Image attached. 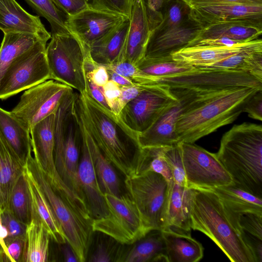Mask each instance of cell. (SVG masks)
<instances>
[{"label": "cell", "instance_id": "1", "mask_svg": "<svg viewBox=\"0 0 262 262\" xmlns=\"http://www.w3.org/2000/svg\"><path fill=\"white\" fill-rule=\"evenodd\" d=\"M77 105L84 126L104 157L125 177L130 176L142 149L138 134L86 92L78 94Z\"/></svg>", "mask_w": 262, "mask_h": 262}, {"label": "cell", "instance_id": "2", "mask_svg": "<svg viewBox=\"0 0 262 262\" xmlns=\"http://www.w3.org/2000/svg\"><path fill=\"white\" fill-rule=\"evenodd\" d=\"M216 156L233 183L262 198V126L244 122L223 136Z\"/></svg>", "mask_w": 262, "mask_h": 262}, {"label": "cell", "instance_id": "3", "mask_svg": "<svg viewBox=\"0 0 262 262\" xmlns=\"http://www.w3.org/2000/svg\"><path fill=\"white\" fill-rule=\"evenodd\" d=\"M191 229L208 236L232 262H255L241 229L231 220L219 198L210 189L190 188Z\"/></svg>", "mask_w": 262, "mask_h": 262}, {"label": "cell", "instance_id": "4", "mask_svg": "<svg viewBox=\"0 0 262 262\" xmlns=\"http://www.w3.org/2000/svg\"><path fill=\"white\" fill-rule=\"evenodd\" d=\"M258 90H262L243 87L224 91L184 112L176 124L179 142L193 143L232 123L243 113L247 100Z\"/></svg>", "mask_w": 262, "mask_h": 262}, {"label": "cell", "instance_id": "5", "mask_svg": "<svg viewBox=\"0 0 262 262\" xmlns=\"http://www.w3.org/2000/svg\"><path fill=\"white\" fill-rule=\"evenodd\" d=\"M25 169L37 184L49 203L78 262L86 261L93 232L92 222L85 219L76 207L53 187L32 156L28 159Z\"/></svg>", "mask_w": 262, "mask_h": 262}, {"label": "cell", "instance_id": "6", "mask_svg": "<svg viewBox=\"0 0 262 262\" xmlns=\"http://www.w3.org/2000/svg\"><path fill=\"white\" fill-rule=\"evenodd\" d=\"M125 185L147 231L166 229L168 203L173 185L153 171L132 173L125 177Z\"/></svg>", "mask_w": 262, "mask_h": 262}, {"label": "cell", "instance_id": "7", "mask_svg": "<svg viewBox=\"0 0 262 262\" xmlns=\"http://www.w3.org/2000/svg\"><path fill=\"white\" fill-rule=\"evenodd\" d=\"M46 56L51 79L66 84L79 93L85 92V53L75 36L70 33L52 34L46 47Z\"/></svg>", "mask_w": 262, "mask_h": 262}, {"label": "cell", "instance_id": "8", "mask_svg": "<svg viewBox=\"0 0 262 262\" xmlns=\"http://www.w3.org/2000/svg\"><path fill=\"white\" fill-rule=\"evenodd\" d=\"M104 196L108 213L100 219H93V232H101L127 245L136 243L148 232L128 194L116 196L104 193Z\"/></svg>", "mask_w": 262, "mask_h": 262}, {"label": "cell", "instance_id": "9", "mask_svg": "<svg viewBox=\"0 0 262 262\" xmlns=\"http://www.w3.org/2000/svg\"><path fill=\"white\" fill-rule=\"evenodd\" d=\"M155 84L199 92L222 91L243 87L262 90V81L248 73L196 68L172 76L157 77Z\"/></svg>", "mask_w": 262, "mask_h": 262}, {"label": "cell", "instance_id": "10", "mask_svg": "<svg viewBox=\"0 0 262 262\" xmlns=\"http://www.w3.org/2000/svg\"><path fill=\"white\" fill-rule=\"evenodd\" d=\"M47 42L38 41L9 65L0 80V99L51 79L46 56Z\"/></svg>", "mask_w": 262, "mask_h": 262}, {"label": "cell", "instance_id": "11", "mask_svg": "<svg viewBox=\"0 0 262 262\" xmlns=\"http://www.w3.org/2000/svg\"><path fill=\"white\" fill-rule=\"evenodd\" d=\"M143 90L128 102L118 116L130 130L139 134L150 128L178 99L168 86L155 84Z\"/></svg>", "mask_w": 262, "mask_h": 262}, {"label": "cell", "instance_id": "12", "mask_svg": "<svg viewBox=\"0 0 262 262\" xmlns=\"http://www.w3.org/2000/svg\"><path fill=\"white\" fill-rule=\"evenodd\" d=\"M73 90L60 82L47 80L26 90L11 112L30 130L34 124L55 113Z\"/></svg>", "mask_w": 262, "mask_h": 262}, {"label": "cell", "instance_id": "13", "mask_svg": "<svg viewBox=\"0 0 262 262\" xmlns=\"http://www.w3.org/2000/svg\"><path fill=\"white\" fill-rule=\"evenodd\" d=\"M188 188L212 190L233 183L216 154L192 143H180Z\"/></svg>", "mask_w": 262, "mask_h": 262}, {"label": "cell", "instance_id": "14", "mask_svg": "<svg viewBox=\"0 0 262 262\" xmlns=\"http://www.w3.org/2000/svg\"><path fill=\"white\" fill-rule=\"evenodd\" d=\"M170 90L178 102L169 107L150 128L138 134L141 148L171 147L180 143L175 130L178 118L197 104L206 93L182 89Z\"/></svg>", "mask_w": 262, "mask_h": 262}, {"label": "cell", "instance_id": "15", "mask_svg": "<svg viewBox=\"0 0 262 262\" xmlns=\"http://www.w3.org/2000/svg\"><path fill=\"white\" fill-rule=\"evenodd\" d=\"M126 19L128 18L116 13L89 7L76 14L67 16L66 25L85 51Z\"/></svg>", "mask_w": 262, "mask_h": 262}, {"label": "cell", "instance_id": "16", "mask_svg": "<svg viewBox=\"0 0 262 262\" xmlns=\"http://www.w3.org/2000/svg\"><path fill=\"white\" fill-rule=\"evenodd\" d=\"M190 8L189 18L202 28L222 22L262 20V5L219 3Z\"/></svg>", "mask_w": 262, "mask_h": 262}, {"label": "cell", "instance_id": "17", "mask_svg": "<svg viewBox=\"0 0 262 262\" xmlns=\"http://www.w3.org/2000/svg\"><path fill=\"white\" fill-rule=\"evenodd\" d=\"M81 157L78 170L79 183L92 219H100L107 214V208L104 194L98 184L90 149L81 129Z\"/></svg>", "mask_w": 262, "mask_h": 262}, {"label": "cell", "instance_id": "18", "mask_svg": "<svg viewBox=\"0 0 262 262\" xmlns=\"http://www.w3.org/2000/svg\"><path fill=\"white\" fill-rule=\"evenodd\" d=\"M129 19L127 35L119 62H127L136 66L144 57L151 33L144 0H136Z\"/></svg>", "mask_w": 262, "mask_h": 262}, {"label": "cell", "instance_id": "19", "mask_svg": "<svg viewBox=\"0 0 262 262\" xmlns=\"http://www.w3.org/2000/svg\"><path fill=\"white\" fill-rule=\"evenodd\" d=\"M76 99L64 132L63 181L77 196L85 202L78 177L81 132L76 108Z\"/></svg>", "mask_w": 262, "mask_h": 262}, {"label": "cell", "instance_id": "20", "mask_svg": "<svg viewBox=\"0 0 262 262\" xmlns=\"http://www.w3.org/2000/svg\"><path fill=\"white\" fill-rule=\"evenodd\" d=\"M0 30L4 34H34L47 41L51 38L39 17L30 14L15 0H0Z\"/></svg>", "mask_w": 262, "mask_h": 262}, {"label": "cell", "instance_id": "21", "mask_svg": "<svg viewBox=\"0 0 262 262\" xmlns=\"http://www.w3.org/2000/svg\"><path fill=\"white\" fill-rule=\"evenodd\" d=\"M201 26L189 18L166 33L150 38L144 58H159L171 55L188 46L197 36Z\"/></svg>", "mask_w": 262, "mask_h": 262}, {"label": "cell", "instance_id": "22", "mask_svg": "<svg viewBox=\"0 0 262 262\" xmlns=\"http://www.w3.org/2000/svg\"><path fill=\"white\" fill-rule=\"evenodd\" d=\"M212 190L222 202L232 221L239 228L238 221L241 215L246 213L262 215V198L255 195L233 183Z\"/></svg>", "mask_w": 262, "mask_h": 262}, {"label": "cell", "instance_id": "23", "mask_svg": "<svg viewBox=\"0 0 262 262\" xmlns=\"http://www.w3.org/2000/svg\"><path fill=\"white\" fill-rule=\"evenodd\" d=\"M261 33L262 20L219 23L202 28L189 44L203 39L216 38H228L239 42H247L259 38Z\"/></svg>", "mask_w": 262, "mask_h": 262}, {"label": "cell", "instance_id": "24", "mask_svg": "<svg viewBox=\"0 0 262 262\" xmlns=\"http://www.w3.org/2000/svg\"><path fill=\"white\" fill-rule=\"evenodd\" d=\"M253 40L230 47L189 46L173 53L171 55L175 60L184 62L196 68H202L240 52L250 46Z\"/></svg>", "mask_w": 262, "mask_h": 262}, {"label": "cell", "instance_id": "25", "mask_svg": "<svg viewBox=\"0 0 262 262\" xmlns=\"http://www.w3.org/2000/svg\"><path fill=\"white\" fill-rule=\"evenodd\" d=\"M0 135L26 165L32 151L29 129L11 112L0 107Z\"/></svg>", "mask_w": 262, "mask_h": 262}, {"label": "cell", "instance_id": "26", "mask_svg": "<svg viewBox=\"0 0 262 262\" xmlns=\"http://www.w3.org/2000/svg\"><path fill=\"white\" fill-rule=\"evenodd\" d=\"M129 19H126L112 29L89 48V54L96 62L109 65L118 62L124 48Z\"/></svg>", "mask_w": 262, "mask_h": 262}, {"label": "cell", "instance_id": "27", "mask_svg": "<svg viewBox=\"0 0 262 262\" xmlns=\"http://www.w3.org/2000/svg\"><path fill=\"white\" fill-rule=\"evenodd\" d=\"M198 69L244 72L262 81V40L255 39L240 52L209 66Z\"/></svg>", "mask_w": 262, "mask_h": 262}, {"label": "cell", "instance_id": "28", "mask_svg": "<svg viewBox=\"0 0 262 262\" xmlns=\"http://www.w3.org/2000/svg\"><path fill=\"white\" fill-rule=\"evenodd\" d=\"M24 172L30 193L32 218L42 223L54 242L59 244L66 243L67 241L64 233L49 203L30 174L25 169Z\"/></svg>", "mask_w": 262, "mask_h": 262}, {"label": "cell", "instance_id": "29", "mask_svg": "<svg viewBox=\"0 0 262 262\" xmlns=\"http://www.w3.org/2000/svg\"><path fill=\"white\" fill-rule=\"evenodd\" d=\"M190 188L174 182L168 203L166 229L177 233L190 234Z\"/></svg>", "mask_w": 262, "mask_h": 262}, {"label": "cell", "instance_id": "30", "mask_svg": "<svg viewBox=\"0 0 262 262\" xmlns=\"http://www.w3.org/2000/svg\"><path fill=\"white\" fill-rule=\"evenodd\" d=\"M24 166L0 135V210L8 209L14 186L24 173Z\"/></svg>", "mask_w": 262, "mask_h": 262}, {"label": "cell", "instance_id": "31", "mask_svg": "<svg viewBox=\"0 0 262 262\" xmlns=\"http://www.w3.org/2000/svg\"><path fill=\"white\" fill-rule=\"evenodd\" d=\"M162 231L167 262H197L204 255L202 244L192 238L191 234Z\"/></svg>", "mask_w": 262, "mask_h": 262}, {"label": "cell", "instance_id": "32", "mask_svg": "<svg viewBox=\"0 0 262 262\" xmlns=\"http://www.w3.org/2000/svg\"><path fill=\"white\" fill-rule=\"evenodd\" d=\"M76 110L82 133L91 152L96 177L102 192L103 194L120 195V180L112 164L104 157L85 129L80 119L77 106Z\"/></svg>", "mask_w": 262, "mask_h": 262}, {"label": "cell", "instance_id": "33", "mask_svg": "<svg viewBox=\"0 0 262 262\" xmlns=\"http://www.w3.org/2000/svg\"><path fill=\"white\" fill-rule=\"evenodd\" d=\"M120 261L167 262L165 244L161 230H152L136 242Z\"/></svg>", "mask_w": 262, "mask_h": 262}, {"label": "cell", "instance_id": "34", "mask_svg": "<svg viewBox=\"0 0 262 262\" xmlns=\"http://www.w3.org/2000/svg\"><path fill=\"white\" fill-rule=\"evenodd\" d=\"M50 238L42 223L32 218L27 225L25 247L21 262L48 261Z\"/></svg>", "mask_w": 262, "mask_h": 262}, {"label": "cell", "instance_id": "35", "mask_svg": "<svg viewBox=\"0 0 262 262\" xmlns=\"http://www.w3.org/2000/svg\"><path fill=\"white\" fill-rule=\"evenodd\" d=\"M40 40L46 41L30 33H5L0 47V80L15 59Z\"/></svg>", "mask_w": 262, "mask_h": 262}, {"label": "cell", "instance_id": "36", "mask_svg": "<svg viewBox=\"0 0 262 262\" xmlns=\"http://www.w3.org/2000/svg\"><path fill=\"white\" fill-rule=\"evenodd\" d=\"M164 148L165 147L142 148L140 154L133 161L132 173L138 174L147 171L155 172L163 176L169 184L172 185L174 181L170 168L164 158Z\"/></svg>", "mask_w": 262, "mask_h": 262}, {"label": "cell", "instance_id": "37", "mask_svg": "<svg viewBox=\"0 0 262 262\" xmlns=\"http://www.w3.org/2000/svg\"><path fill=\"white\" fill-rule=\"evenodd\" d=\"M190 10V7L182 0L165 2L162 11V20L152 31L150 38L161 36L180 25L189 18Z\"/></svg>", "mask_w": 262, "mask_h": 262}, {"label": "cell", "instance_id": "38", "mask_svg": "<svg viewBox=\"0 0 262 262\" xmlns=\"http://www.w3.org/2000/svg\"><path fill=\"white\" fill-rule=\"evenodd\" d=\"M8 209L21 222L29 225L32 219L31 201L25 172L20 176L12 190Z\"/></svg>", "mask_w": 262, "mask_h": 262}, {"label": "cell", "instance_id": "39", "mask_svg": "<svg viewBox=\"0 0 262 262\" xmlns=\"http://www.w3.org/2000/svg\"><path fill=\"white\" fill-rule=\"evenodd\" d=\"M136 67L144 73L158 77H164L185 73L195 68L174 60L172 55L159 58H143Z\"/></svg>", "mask_w": 262, "mask_h": 262}, {"label": "cell", "instance_id": "40", "mask_svg": "<svg viewBox=\"0 0 262 262\" xmlns=\"http://www.w3.org/2000/svg\"><path fill=\"white\" fill-rule=\"evenodd\" d=\"M25 1L40 16L48 20L51 26V34L70 33L66 25L67 16L52 0Z\"/></svg>", "mask_w": 262, "mask_h": 262}, {"label": "cell", "instance_id": "41", "mask_svg": "<svg viewBox=\"0 0 262 262\" xmlns=\"http://www.w3.org/2000/svg\"><path fill=\"white\" fill-rule=\"evenodd\" d=\"M164 156L172 173L174 182L180 186L188 187L180 144L171 147H165Z\"/></svg>", "mask_w": 262, "mask_h": 262}, {"label": "cell", "instance_id": "42", "mask_svg": "<svg viewBox=\"0 0 262 262\" xmlns=\"http://www.w3.org/2000/svg\"><path fill=\"white\" fill-rule=\"evenodd\" d=\"M136 0H92L90 7L129 18Z\"/></svg>", "mask_w": 262, "mask_h": 262}, {"label": "cell", "instance_id": "43", "mask_svg": "<svg viewBox=\"0 0 262 262\" xmlns=\"http://www.w3.org/2000/svg\"><path fill=\"white\" fill-rule=\"evenodd\" d=\"M1 217L8 232L7 237L26 239L27 225L19 221L8 209L1 212Z\"/></svg>", "mask_w": 262, "mask_h": 262}, {"label": "cell", "instance_id": "44", "mask_svg": "<svg viewBox=\"0 0 262 262\" xmlns=\"http://www.w3.org/2000/svg\"><path fill=\"white\" fill-rule=\"evenodd\" d=\"M238 224L241 230L262 239V215L244 213L239 216Z\"/></svg>", "mask_w": 262, "mask_h": 262}, {"label": "cell", "instance_id": "45", "mask_svg": "<svg viewBox=\"0 0 262 262\" xmlns=\"http://www.w3.org/2000/svg\"><path fill=\"white\" fill-rule=\"evenodd\" d=\"M143 90V86L136 84L121 86V94L111 108V111L118 116L123 108L128 102L137 97Z\"/></svg>", "mask_w": 262, "mask_h": 262}, {"label": "cell", "instance_id": "46", "mask_svg": "<svg viewBox=\"0 0 262 262\" xmlns=\"http://www.w3.org/2000/svg\"><path fill=\"white\" fill-rule=\"evenodd\" d=\"M67 16H72L90 7L92 0H52Z\"/></svg>", "mask_w": 262, "mask_h": 262}, {"label": "cell", "instance_id": "47", "mask_svg": "<svg viewBox=\"0 0 262 262\" xmlns=\"http://www.w3.org/2000/svg\"><path fill=\"white\" fill-rule=\"evenodd\" d=\"M243 112L247 113L249 117L262 120V90L255 92L246 102Z\"/></svg>", "mask_w": 262, "mask_h": 262}, {"label": "cell", "instance_id": "48", "mask_svg": "<svg viewBox=\"0 0 262 262\" xmlns=\"http://www.w3.org/2000/svg\"><path fill=\"white\" fill-rule=\"evenodd\" d=\"M11 262H20L24 254L26 239L7 237L5 239Z\"/></svg>", "mask_w": 262, "mask_h": 262}, {"label": "cell", "instance_id": "49", "mask_svg": "<svg viewBox=\"0 0 262 262\" xmlns=\"http://www.w3.org/2000/svg\"><path fill=\"white\" fill-rule=\"evenodd\" d=\"M241 231L243 237L251 251L255 262H262V239Z\"/></svg>", "mask_w": 262, "mask_h": 262}, {"label": "cell", "instance_id": "50", "mask_svg": "<svg viewBox=\"0 0 262 262\" xmlns=\"http://www.w3.org/2000/svg\"><path fill=\"white\" fill-rule=\"evenodd\" d=\"M101 88L106 102L111 111V108L121 94V86L114 81L109 80Z\"/></svg>", "mask_w": 262, "mask_h": 262}, {"label": "cell", "instance_id": "51", "mask_svg": "<svg viewBox=\"0 0 262 262\" xmlns=\"http://www.w3.org/2000/svg\"><path fill=\"white\" fill-rule=\"evenodd\" d=\"M190 7L204 4L233 3L251 5H262V0H182Z\"/></svg>", "mask_w": 262, "mask_h": 262}, {"label": "cell", "instance_id": "52", "mask_svg": "<svg viewBox=\"0 0 262 262\" xmlns=\"http://www.w3.org/2000/svg\"><path fill=\"white\" fill-rule=\"evenodd\" d=\"M85 92L88 93L99 103L101 104L104 107L110 110L103 94L101 87L97 86L92 81L86 78L85 77Z\"/></svg>", "mask_w": 262, "mask_h": 262}, {"label": "cell", "instance_id": "53", "mask_svg": "<svg viewBox=\"0 0 262 262\" xmlns=\"http://www.w3.org/2000/svg\"><path fill=\"white\" fill-rule=\"evenodd\" d=\"M240 43L228 38H216L206 39L190 43L189 46H233Z\"/></svg>", "mask_w": 262, "mask_h": 262}, {"label": "cell", "instance_id": "54", "mask_svg": "<svg viewBox=\"0 0 262 262\" xmlns=\"http://www.w3.org/2000/svg\"><path fill=\"white\" fill-rule=\"evenodd\" d=\"M112 261L108 251L102 244L98 245L96 250L92 254L89 261L108 262Z\"/></svg>", "mask_w": 262, "mask_h": 262}, {"label": "cell", "instance_id": "55", "mask_svg": "<svg viewBox=\"0 0 262 262\" xmlns=\"http://www.w3.org/2000/svg\"><path fill=\"white\" fill-rule=\"evenodd\" d=\"M107 70L109 80H111L120 86H130L134 85L128 78L117 73L112 70Z\"/></svg>", "mask_w": 262, "mask_h": 262}, {"label": "cell", "instance_id": "56", "mask_svg": "<svg viewBox=\"0 0 262 262\" xmlns=\"http://www.w3.org/2000/svg\"><path fill=\"white\" fill-rule=\"evenodd\" d=\"M61 252L66 262H78V258L70 244L66 242L61 244Z\"/></svg>", "mask_w": 262, "mask_h": 262}, {"label": "cell", "instance_id": "57", "mask_svg": "<svg viewBox=\"0 0 262 262\" xmlns=\"http://www.w3.org/2000/svg\"><path fill=\"white\" fill-rule=\"evenodd\" d=\"M8 236V232L6 227L3 225L1 217V211L0 210V247L5 252L10 261L8 253L7 248L6 246L5 239Z\"/></svg>", "mask_w": 262, "mask_h": 262}, {"label": "cell", "instance_id": "58", "mask_svg": "<svg viewBox=\"0 0 262 262\" xmlns=\"http://www.w3.org/2000/svg\"><path fill=\"white\" fill-rule=\"evenodd\" d=\"M0 261H10L5 252L0 247Z\"/></svg>", "mask_w": 262, "mask_h": 262}, {"label": "cell", "instance_id": "59", "mask_svg": "<svg viewBox=\"0 0 262 262\" xmlns=\"http://www.w3.org/2000/svg\"><path fill=\"white\" fill-rule=\"evenodd\" d=\"M168 0H164V3Z\"/></svg>", "mask_w": 262, "mask_h": 262}]
</instances>
